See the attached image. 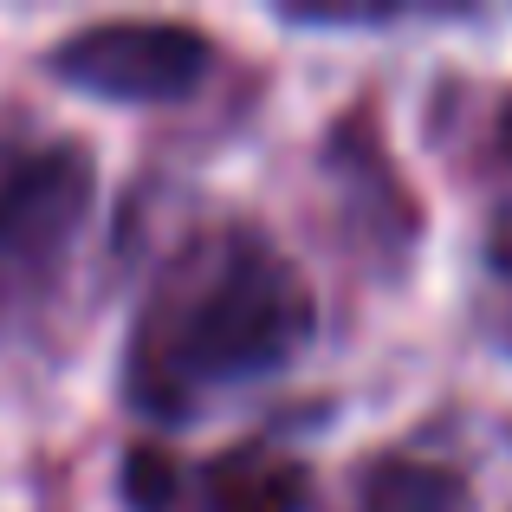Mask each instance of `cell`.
<instances>
[{"label":"cell","mask_w":512,"mask_h":512,"mask_svg":"<svg viewBox=\"0 0 512 512\" xmlns=\"http://www.w3.org/2000/svg\"><path fill=\"white\" fill-rule=\"evenodd\" d=\"M312 286L260 221H208L156 266L124 338V396L188 422L214 396L286 370L312 344Z\"/></svg>","instance_id":"6da1fadb"},{"label":"cell","mask_w":512,"mask_h":512,"mask_svg":"<svg viewBox=\"0 0 512 512\" xmlns=\"http://www.w3.org/2000/svg\"><path fill=\"white\" fill-rule=\"evenodd\" d=\"M98 208V163L72 130L0 104V338L46 318Z\"/></svg>","instance_id":"7a4b0ae2"},{"label":"cell","mask_w":512,"mask_h":512,"mask_svg":"<svg viewBox=\"0 0 512 512\" xmlns=\"http://www.w3.org/2000/svg\"><path fill=\"white\" fill-rule=\"evenodd\" d=\"M214 39L182 20H98L52 46V72L91 98L175 104L208 78Z\"/></svg>","instance_id":"3957f363"},{"label":"cell","mask_w":512,"mask_h":512,"mask_svg":"<svg viewBox=\"0 0 512 512\" xmlns=\"http://www.w3.org/2000/svg\"><path fill=\"white\" fill-rule=\"evenodd\" d=\"M124 500L130 512H305V467L273 448H227L208 461L130 448Z\"/></svg>","instance_id":"277c9868"},{"label":"cell","mask_w":512,"mask_h":512,"mask_svg":"<svg viewBox=\"0 0 512 512\" xmlns=\"http://www.w3.org/2000/svg\"><path fill=\"white\" fill-rule=\"evenodd\" d=\"M493 467L467 435L441 428V435H415L396 448L370 454L357 480V512H512L487 500Z\"/></svg>","instance_id":"5b68a950"},{"label":"cell","mask_w":512,"mask_h":512,"mask_svg":"<svg viewBox=\"0 0 512 512\" xmlns=\"http://www.w3.org/2000/svg\"><path fill=\"white\" fill-rule=\"evenodd\" d=\"M500 143H506V156H512V104H506V117H500ZM487 273L500 279V292H506V305H512V195L493 208V227H487Z\"/></svg>","instance_id":"8992f818"}]
</instances>
